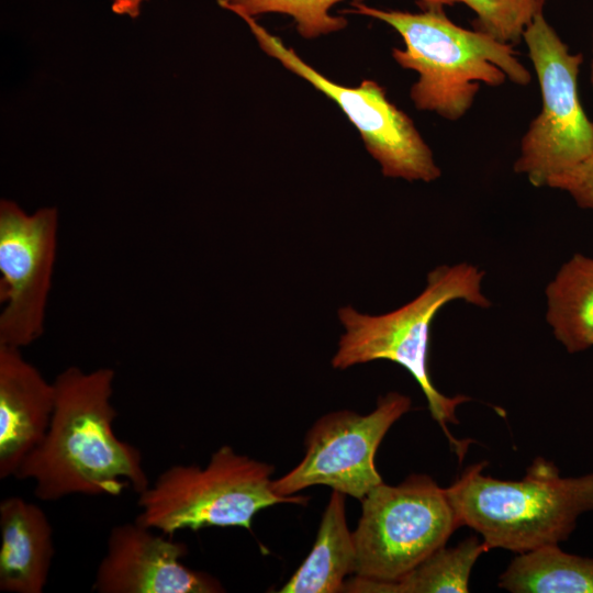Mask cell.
Segmentation results:
<instances>
[{
    "label": "cell",
    "mask_w": 593,
    "mask_h": 593,
    "mask_svg": "<svg viewBox=\"0 0 593 593\" xmlns=\"http://www.w3.org/2000/svg\"><path fill=\"white\" fill-rule=\"evenodd\" d=\"M345 12L379 20L400 34L404 47H394L392 57L418 74L410 97L419 111L457 121L473 104L481 83L497 87L508 79L527 86L532 80L512 45L455 24L444 8L413 13L351 2Z\"/></svg>",
    "instance_id": "7a4b0ae2"
},
{
    "label": "cell",
    "mask_w": 593,
    "mask_h": 593,
    "mask_svg": "<svg viewBox=\"0 0 593 593\" xmlns=\"http://www.w3.org/2000/svg\"><path fill=\"white\" fill-rule=\"evenodd\" d=\"M146 0H112L111 9L115 14L135 19L141 13V7Z\"/></svg>",
    "instance_id": "44dd1931"
},
{
    "label": "cell",
    "mask_w": 593,
    "mask_h": 593,
    "mask_svg": "<svg viewBox=\"0 0 593 593\" xmlns=\"http://www.w3.org/2000/svg\"><path fill=\"white\" fill-rule=\"evenodd\" d=\"M58 212L27 214L15 202H0V345L22 348L44 331L56 256Z\"/></svg>",
    "instance_id": "30bf717a"
},
{
    "label": "cell",
    "mask_w": 593,
    "mask_h": 593,
    "mask_svg": "<svg viewBox=\"0 0 593 593\" xmlns=\"http://www.w3.org/2000/svg\"><path fill=\"white\" fill-rule=\"evenodd\" d=\"M344 0H217V3L239 15L257 16L281 13L291 16L299 34L307 40L338 32L347 26V19L329 13L333 5ZM363 0H351L362 2Z\"/></svg>",
    "instance_id": "d6986e66"
},
{
    "label": "cell",
    "mask_w": 593,
    "mask_h": 593,
    "mask_svg": "<svg viewBox=\"0 0 593 593\" xmlns=\"http://www.w3.org/2000/svg\"><path fill=\"white\" fill-rule=\"evenodd\" d=\"M591 82H592V86H593V60H592V64H591Z\"/></svg>",
    "instance_id": "7402d4cb"
},
{
    "label": "cell",
    "mask_w": 593,
    "mask_h": 593,
    "mask_svg": "<svg viewBox=\"0 0 593 593\" xmlns=\"http://www.w3.org/2000/svg\"><path fill=\"white\" fill-rule=\"evenodd\" d=\"M356 548L346 522L345 494L334 491L322 515L314 545L280 593L342 592L355 573Z\"/></svg>",
    "instance_id": "5bb4252c"
},
{
    "label": "cell",
    "mask_w": 593,
    "mask_h": 593,
    "mask_svg": "<svg viewBox=\"0 0 593 593\" xmlns=\"http://www.w3.org/2000/svg\"><path fill=\"white\" fill-rule=\"evenodd\" d=\"M483 277L484 271L468 262L441 265L428 272L426 287L415 299L392 312L370 315L342 306L338 318L345 332L332 358L333 368L339 370L374 360H389L406 369L460 460L469 441L455 438L448 424L458 423L457 409L470 398L447 396L434 385L428 367L430 326L438 311L455 300L490 307L481 290Z\"/></svg>",
    "instance_id": "3957f363"
},
{
    "label": "cell",
    "mask_w": 593,
    "mask_h": 593,
    "mask_svg": "<svg viewBox=\"0 0 593 593\" xmlns=\"http://www.w3.org/2000/svg\"><path fill=\"white\" fill-rule=\"evenodd\" d=\"M547 322L569 353L593 346V258L575 254L546 288Z\"/></svg>",
    "instance_id": "9a60e30c"
},
{
    "label": "cell",
    "mask_w": 593,
    "mask_h": 593,
    "mask_svg": "<svg viewBox=\"0 0 593 593\" xmlns=\"http://www.w3.org/2000/svg\"><path fill=\"white\" fill-rule=\"evenodd\" d=\"M0 591L42 593L55 553L45 513L22 497H7L0 503Z\"/></svg>",
    "instance_id": "4fadbf2b"
},
{
    "label": "cell",
    "mask_w": 593,
    "mask_h": 593,
    "mask_svg": "<svg viewBox=\"0 0 593 593\" xmlns=\"http://www.w3.org/2000/svg\"><path fill=\"white\" fill-rule=\"evenodd\" d=\"M411 405L407 395L389 392L366 415L342 410L321 416L305 436L302 460L272 480L273 492L289 497L309 486L326 485L361 501L383 482L376 452L390 427Z\"/></svg>",
    "instance_id": "9c48e42d"
},
{
    "label": "cell",
    "mask_w": 593,
    "mask_h": 593,
    "mask_svg": "<svg viewBox=\"0 0 593 593\" xmlns=\"http://www.w3.org/2000/svg\"><path fill=\"white\" fill-rule=\"evenodd\" d=\"M239 18L268 56L309 81L339 107L358 130L366 149L379 163L383 176L424 182L440 177L433 152L413 121L388 99L384 88L377 81L366 79L357 87L334 82L305 63L255 18Z\"/></svg>",
    "instance_id": "ba28073f"
},
{
    "label": "cell",
    "mask_w": 593,
    "mask_h": 593,
    "mask_svg": "<svg viewBox=\"0 0 593 593\" xmlns=\"http://www.w3.org/2000/svg\"><path fill=\"white\" fill-rule=\"evenodd\" d=\"M115 372L68 367L54 380L55 407L43 440L14 477L33 480L34 494L57 501L72 494L119 496L149 486L139 449L113 432Z\"/></svg>",
    "instance_id": "6da1fadb"
},
{
    "label": "cell",
    "mask_w": 593,
    "mask_h": 593,
    "mask_svg": "<svg viewBox=\"0 0 593 593\" xmlns=\"http://www.w3.org/2000/svg\"><path fill=\"white\" fill-rule=\"evenodd\" d=\"M184 542L155 535L137 521L114 526L97 569L98 593H219L222 584L209 573L186 567Z\"/></svg>",
    "instance_id": "8fae6325"
},
{
    "label": "cell",
    "mask_w": 593,
    "mask_h": 593,
    "mask_svg": "<svg viewBox=\"0 0 593 593\" xmlns=\"http://www.w3.org/2000/svg\"><path fill=\"white\" fill-rule=\"evenodd\" d=\"M484 467L470 466L446 491L461 526L480 534L489 549L523 553L558 545L593 512V473L561 477L542 457L516 481L485 475Z\"/></svg>",
    "instance_id": "277c9868"
},
{
    "label": "cell",
    "mask_w": 593,
    "mask_h": 593,
    "mask_svg": "<svg viewBox=\"0 0 593 593\" xmlns=\"http://www.w3.org/2000/svg\"><path fill=\"white\" fill-rule=\"evenodd\" d=\"M548 187L568 192L579 206L593 210V156L551 178Z\"/></svg>",
    "instance_id": "ffe728a7"
},
{
    "label": "cell",
    "mask_w": 593,
    "mask_h": 593,
    "mask_svg": "<svg viewBox=\"0 0 593 593\" xmlns=\"http://www.w3.org/2000/svg\"><path fill=\"white\" fill-rule=\"evenodd\" d=\"M499 586L513 593H593V559L542 546L518 553Z\"/></svg>",
    "instance_id": "e0dca14e"
},
{
    "label": "cell",
    "mask_w": 593,
    "mask_h": 593,
    "mask_svg": "<svg viewBox=\"0 0 593 593\" xmlns=\"http://www.w3.org/2000/svg\"><path fill=\"white\" fill-rule=\"evenodd\" d=\"M489 547L469 537L456 547L443 546L396 581L380 583L355 577L342 592L366 593H466L472 568Z\"/></svg>",
    "instance_id": "2e32d148"
},
{
    "label": "cell",
    "mask_w": 593,
    "mask_h": 593,
    "mask_svg": "<svg viewBox=\"0 0 593 593\" xmlns=\"http://www.w3.org/2000/svg\"><path fill=\"white\" fill-rule=\"evenodd\" d=\"M361 504L353 532L355 574L369 581L399 580L461 527L446 489L426 474H411L396 485L382 482Z\"/></svg>",
    "instance_id": "8992f818"
},
{
    "label": "cell",
    "mask_w": 593,
    "mask_h": 593,
    "mask_svg": "<svg viewBox=\"0 0 593 593\" xmlns=\"http://www.w3.org/2000/svg\"><path fill=\"white\" fill-rule=\"evenodd\" d=\"M548 0H417L421 10L444 8L462 3L469 7L475 18L474 30L494 40L515 45L523 40L526 27L536 16L544 13Z\"/></svg>",
    "instance_id": "ac0fdd59"
},
{
    "label": "cell",
    "mask_w": 593,
    "mask_h": 593,
    "mask_svg": "<svg viewBox=\"0 0 593 593\" xmlns=\"http://www.w3.org/2000/svg\"><path fill=\"white\" fill-rule=\"evenodd\" d=\"M272 465L222 446L209 463L175 465L138 494L135 521L172 537L182 529L244 527L259 511L280 503L305 504L307 497H283L272 490Z\"/></svg>",
    "instance_id": "5b68a950"
},
{
    "label": "cell",
    "mask_w": 593,
    "mask_h": 593,
    "mask_svg": "<svg viewBox=\"0 0 593 593\" xmlns=\"http://www.w3.org/2000/svg\"><path fill=\"white\" fill-rule=\"evenodd\" d=\"M523 40L539 82L541 109L522 138L514 171L544 187L593 156V122L578 91L582 54L570 53L544 13L526 27Z\"/></svg>",
    "instance_id": "52a82bcc"
},
{
    "label": "cell",
    "mask_w": 593,
    "mask_h": 593,
    "mask_svg": "<svg viewBox=\"0 0 593 593\" xmlns=\"http://www.w3.org/2000/svg\"><path fill=\"white\" fill-rule=\"evenodd\" d=\"M55 407V387L22 355L0 345V478L14 477L43 440Z\"/></svg>",
    "instance_id": "7c38bea8"
}]
</instances>
